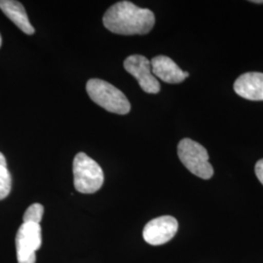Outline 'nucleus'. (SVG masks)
Wrapping results in <instances>:
<instances>
[{
    "label": "nucleus",
    "mask_w": 263,
    "mask_h": 263,
    "mask_svg": "<svg viewBox=\"0 0 263 263\" xmlns=\"http://www.w3.org/2000/svg\"><path fill=\"white\" fill-rule=\"evenodd\" d=\"M42 244L41 227L36 223H23L16 236L18 263H35V253Z\"/></svg>",
    "instance_id": "obj_5"
},
{
    "label": "nucleus",
    "mask_w": 263,
    "mask_h": 263,
    "mask_svg": "<svg viewBox=\"0 0 263 263\" xmlns=\"http://www.w3.org/2000/svg\"><path fill=\"white\" fill-rule=\"evenodd\" d=\"M151 64L153 76L169 84L181 83L189 76L187 71H182L169 57H154Z\"/></svg>",
    "instance_id": "obj_8"
},
{
    "label": "nucleus",
    "mask_w": 263,
    "mask_h": 263,
    "mask_svg": "<svg viewBox=\"0 0 263 263\" xmlns=\"http://www.w3.org/2000/svg\"><path fill=\"white\" fill-rule=\"evenodd\" d=\"M124 67L138 80L145 93H159L161 86L158 79L152 73L151 61L148 59L141 55H132L124 61Z\"/></svg>",
    "instance_id": "obj_6"
},
{
    "label": "nucleus",
    "mask_w": 263,
    "mask_h": 263,
    "mask_svg": "<svg viewBox=\"0 0 263 263\" xmlns=\"http://www.w3.org/2000/svg\"><path fill=\"white\" fill-rule=\"evenodd\" d=\"M179 229L178 220L171 216L156 217L144 226L142 236L146 243L152 246L166 244L177 234Z\"/></svg>",
    "instance_id": "obj_7"
},
{
    "label": "nucleus",
    "mask_w": 263,
    "mask_h": 263,
    "mask_svg": "<svg viewBox=\"0 0 263 263\" xmlns=\"http://www.w3.org/2000/svg\"><path fill=\"white\" fill-rule=\"evenodd\" d=\"M72 171L74 187L80 193L92 194L104 184V172L101 166L84 152L76 154Z\"/></svg>",
    "instance_id": "obj_3"
},
{
    "label": "nucleus",
    "mask_w": 263,
    "mask_h": 263,
    "mask_svg": "<svg viewBox=\"0 0 263 263\" xmlns=\"http://www.w3.org/2000/svg\"><path fill=\"white\" fill-rule=\"evenodd\" d=\"M251 2L255 3V4H262L263 0H253V1H251Z\"/></svg>",
    "instance_id": "obj_14"
},
{
    "label": "nucleus",
    "mask_w": 263,
    "mask_h": 263,
    "mask_svg": "<svg viewBox=\"0 0 263 263\" xmlns=\"http://www.w3.org/2000/svg\"><path fill=\"white\" fill-rule=\"evenodd\" d=\"M254 172H255L257 179L263 185V159L257 161V163L255 164V167H254Z\"/></svg>",
    "instance_id": "obj_13"
},
{
    "label": "nucleus",
    "mask_w": 263,
    "mask_h": 263,
    "mask_svg": "<svg viewBox=\"0 0 263 263\" xmlns=\"http://www.w3.org/2000/svg\"><path fill=\"white\" fill-rule=\"evenodd\" d=\"M0 9L26 34L31 35L35 29L29 23L28 15L22 3L15 0H0Z\"/></svg>",
    "instance_id": "obj_10"
},
{
    "label": "nucleus",
    "mask_w": 263,
    "mask_h": 263,
    "mask_svg": "<svg viewBox=\"0 0 263 263\" xmlns=\"http://www.w3.org/2000/svg\"><path fill=\"white\" fill-rule=\"evenodd\" d=\"M1 44H2V38H1V34H0V47H1Z\"/></svg>",
    "instance_id": "obj_15"
},
{
    "label": "nucleus",
    "mask_w": 263,
    "mask_h": 263,
    "mask_svg": "<svg viewBox=\"0 0 263 263\" xmlns=\"http://www.w3.org/2000/svg\"><path fill=\"white\" fill-rule=\"evenodd\" d=\"M234 91L249 101H263V73L247 72L239 76L234 83Z\"/></svg>",
    "instance_id": "obj_9"
},
{
    "label": "nucleus",
    "mask_w": 263,
    "mask_h": 263,
    "mask_svg": "<svg viewBox=\"0 0 263 263\" xmlns=\"http://www.w3.org/2000/svg\"><path fill=\"white\" fill-rule=\"evenodd\" d=\"M103 22L105 28L116 34H146L155 25V16L149 9L130 1H120L104 13Z\"/></svg>",
    "instance_id": "obj_1"
},
{
    "label": "nucleus",
    "mask_w": 263,
    "mask_h": 263,
    "mask_svg": "<svg viewBox=\"0 0 263 263\" xmlns=\"http://www.w3.org/2000/svg\"><path fill=\"white\" fill-rule=\"evenodd\" d=\"M44 214V207L41 204H32L27 209L24 215V222L25 223H36L39 224L42 216Z\"/></svg>",
    "instance_id": "obj_12"
},
{
    "label": "nucleus",
    "mask_w": 263,
    "mask_h": 263,
    "mask_svg": "<svg viewBox=\"0 0 263 263\" xmlns=\"http://www.w3.org/2000/svg\"><path fill=\"white\" fill-rule=\"evenodd\" d=\"M12 188V177L7 167L5 156L0 152V200L9 195Z\"/></svg>",
    "instance_id": "obj_11"
},
{
    "label": "nucleus",
    "mask_w": 263,
    "mask_h": 263,
    "mask_svg": "<svg viewBox=\"0 0 263 263\" xmlns=\"http://www.w3.org/2000/svg\"><path fill=\"white\" fill-rule=\"evenodd\" d=\"M178 155L184 167L198 178L210 179L214 168L209 161L207 149L191 139H183L178 145Z\"/></svg>",
    "instance_id": "obj_4"
},
{
    "label": "nucleus",
    "mask_w": 263,
    "mask_h": 263,
    "mask_svg": "<svg viewBox=\"0 0 263 263\" xmlns=\"http://www.w3.org/2000/svg\"><path fill=\"white\" fill-rule=\"evenodd\" d=\"M86 90L94 103L109 112L125 115L131 110V104L125 94L104 80L90 79L86 85Z\"/></svg>",
    "instance_id": "obj_2"
}]
</instances>
